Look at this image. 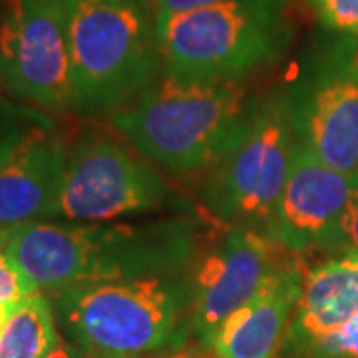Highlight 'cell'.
Returning a JSON list of instances; mask_svg holds the SVG:
<instances>
[{"label": "cell", "instance_id": "cell-17", "mask_svg": "<svg viewBox=\"0 0 358 358\" xmlns=\"http://www.w3.org/2000/svg\"><path fill=\"white\" fill-rule=\"evenodd\" d=\"M42 120L44 117L24 112L0 98V167L8 162L30 128H34Z\"/></svg>", "mask_w": 358, "mask_h": 358}, {"label": "cell", "instance_id": "cell-13", "mask_svg": "<svg viewBox=\"0 0 358 358\" xmlns=\"http://www.w3.org/2000/svg\"><path fill=\"white\" fill-rule=\"evenodd\" d=\"M303 282L301 263L287 259L255 296L219 327L209 346L219 358L277 357L291 331Z\"/></svg>", "mask_w": 358, "mask_h": 358}, {"label": "cell", "instance_id": "cell-21", "mask_svg": "<svg viewBox=\"0 0 358 358\" xmlns=\"http://www.w3.org/2000/svg\"><path fill=\"white\" fill-rule=\"evenodd\" d=\"M138 358H219L215 355V350L209 345H205L201 341H178L173 345L164 346L159 350L154 352H148V355H141Z\"/></svg>", "mask_w": 358, "mask_h": 358}, {"label": "cell", "instance_id": "cell-7", "mask_svg": "<svg viewBox=\"0 0 358 358\" xmlns=\"http://www.w3.org/2000/svg\"><path fill=\"white\" fill-rule=\"evenodd\" d=\"M169 195V185L152 162L103 134H86L66 157L60 215L103 223L157 211Z\"/></svg>", "mask_w": 358, "mask_h": 358}, {"label": "cell", "instance_id": "cell-9", "mask_svg": "<svg viewBox=\"0 0 358 358\" xmlns=\"http://www.w3.org/2000/svg\"><path fill=\"white\" fill-rule=\"evenodd\" d=\"M285 253L265 233L251 227H231L201 253L189 268V324L195 338L209 345L219 327L287 261Z\"/></svg>", "mask_w": 358, "mask_h": 358}, {"label": "cell", "instance_id": "cell-14", "mask_svg": "<svg viewBox=\"0 0 358 358\" xmlns=\"http://www.w3.org/2000/svg\"><path fill=\"white\" fill-rule=\"evenodd\" d=\"M357 313V261L348 257H331L305 273L303 293L282 348L289 350L324 338L338 331Z\"/></svg>", "mask_w": 358, "mask_h": 358}, {"label": "cell", "instance_id": "cell-23", "mask_svg": "<svg viewBox=\"0 0 358 358\" xmlns=\"http://www.w3.org/2000/svg\"><path fill=\"white\" fill-rule=\"evenodd\" d=\"M44 358H90V357H86V355H84L80 348H76L74 345H66V343L60 341V345L56 346L50 355H46Z\"/></svg>", "mask_w": 358, "mask_h": 358}, {"label": "cell", "instance_id": "cell-11", "mask_svg": "<svg viewBox=\"0 0 358 358\" xmlns=\"http://www.w3.org/2000/svg\"><path fill=\"white\" fill-rule=\"evenodd\" d=\"M296 138L358 185V62L327 66L289 96Z\"/></svg>", "mask_w": 358, "mask_h": 358}, {"label": "cell", "instance_id": "cell-20", "mask_svg": "<svg viewBox=\"0 0 358 358\" xmlns=\"http://www.w3.org/2000/svg\"><path fill=\"white\" fill-rule=\"evenodd\" d=\"M331 253H336V257L358 259V187L355 189V195L348 203L336 243Z\"/></svg>", "mask_w": 358, "mask_h": 358}, {"label": "cell", "instance_id": "cell-4", "mask_svg": "<svg viewBox=\"0 0 358 358\" xmlns=\"http://www.w3.org/2000/svg\"><path fill=\"white\" fill-rule=\"evenodd\" d=\"M74 110H120L154 82L162 64L145 0H66Z\"/></svg>", "mask_w": 358, "mask_h": 358}, {"label": "cell", "instance_id": "cell-15", "mask_svg": "<svg viewBox=\"0 0 358 358\" xmlns=\"http://www.w3.org/2000/svg\"><path fill=\"white\" fill-rule=\"evenodd\" d=\"M58 345L52 303L36 291L13 308L0 333V358H44Z\"/></svg>", "mask_w": 358, "mask_h": 358}, {"label": "cell", "instance_id": "cell-16", "mask_svg": "<svg viewBox=\"0 0 358 358\" xmlns=\"http://www.w3.org/2000/svg\"><path fill=\"white\" fill-rule=\"evenodd\" d=\"M291 350L301 358H358V313L333 334Z\"/></svg>", "mask_w": 358, "mask_h": 358}, {"label": "cell", "instance_id": "cell-3", "mask_svg": "<svg viewBox=\"0 0 358 358\" xmlns=\"http://www.w3.org/2000/svg\"><path fill=\"white\" fill-rule=\"evenodd\" d=\"M189 275L86 282L56 293V315L90 358H138L185 338Z\"/></svg>", "mask_w": 358, "mask_h": 358}, {"label": "cell", "instance_id": "cell-24", "mask_svg": "<svg viewBox=\"0 0 358 358\" xmlns=\"http://www.w3.org/2000/svg\"><path fill=\"white\" fill-rule=\"evenodd\" d=\"M14 307L16 305H13V303H0V333H2V329H4V324H6V320L10 317Z\"/></svg>", "mask_w": 358, "mask_h": 358}, {"label": "cell", "instance_id": "cell-2", "mask_svg": "<svg viewBox=\"0 0 358 358\" xmlns=\"http://www.w3.org/2000/svg\"><path fill=\"white\" fill-rule=\"evenodd\" d=\"M251 106L241 80L203 82L166 76L112 114L134 150L171 173H199L217 164L245 128Z\"/></svg>", "mask_w": 358, "mask_h": 358}, {"label": "cell", "instance_id": "cell-10", "mask_svg": "<svg viewBox=\"0 0 358 358\" xmlns=\"http://www.w3.org/2000/svg\"><path fill=\"white\" fill-rule=\"evenodd\" d=\"M357 181L322 164L296 140L279 203L261 233L287 253L333 251Z\"/></svg>", "mask_w": 358, "mask_h": 358}, {"label": "cell", "instance_id": "cell-22", "mask_svg": "<svg viewBox=\"0 0 358 358\" xmlns=\"http://www.w3.org/2000/svg\"><path fill=\"white\" fill-rule=\"evenodd\" d=\"M217 2H223V0H150V13L154 16V24H157L169 16L197 10V8L211 6Z\"/></svg>", "mask_w": 358, "mask_h": 358}, {"label": "cell", "instance_id": "cell-18", "mask_svg": "<svg viewBox=\"0 0 358 358\" xmlns=\"http://www.w3.org/2000/svg\"><path fill=\"white\" fill-rule=\"evenodd\" d=\"M317 10L331 30L358 38V0H319Z\"/></svg>", "mask_w": 358, "mask_h": 358}, {"label": "cell", "instance_id": "cell-1", "mask_svg": "<svg viewBox=\"0 0 358 358\" xmlns=\"http://www.w3.org/2000/svg\"><path fill=\"white\" fill-rule=\"evenodd\" d=\"M195 219L148 223H32L6 231L4 255L36 291L60 293L86 282L185 275L201 257Z\"/></svg>", "mask_w": 358, "mask_h": 358}, {"label": "cell", "instance_id": "cell-19", "mask_svg": "<svg viewBox=\"0 0 358 358\" xmlns=\"http://www.w3.org/2000/svg\"><path fill=\"white\" fill-rule=\"evenodd\" d=\"M36 293V287L26 279L22 271L8 257L0 255V303H20L22 299Z\"/></svg>", "mask_w": 358, "mask_h": 358}, {"label": "cell", "instance_id": "cell-27", "mask_svg": "<svg viewBox=\"0 0 358 358\" xmlns=\"http://www.w3.org/2000/svg\"><path fill=\"white\" fill-rule=\"evenodd\" d=\"M355 261H357V271H358V259H355Z\"/></svg>", "mask_w": 358, "mask_h": 358}, {"label": "cell", "instance_id": "cell-26", "mask_svg": "<svg viewBox=\"0 0 358 358\" xmlns=\"http://www.w3.org/2000/svg\"><path fill=\"white\" fill-rule=\"evenodd\" d=\"M308 2H310V4H315V6L319 4V0H308Z\"/></svg>", "mask_w": 358, "mask_h": 358}, {"label": "cell", "instance_id": "cell-5", "mask_svg": "<svg viewBox=\"0 0 358 358\" xmlns=\"http://www.w3.org/2000/svg\"><path fill=\"white\" fill-rule=\"evenodd\" d=\"M154 26L166 74L203 82H239L293 38L287 0H223Z\"/></svg>", "mask_w": 358, "mask_h": 358}, {"label": "cell", "instance_id": "cell-8", "mask_svg": "<svg viewBox=\"0 0 358 358\" xmlns=\"http://www.w3.org/2000/svg\"><path fill=\"white\" fill-rule=\"evenodd\" d=\"M0 82L40 108L74 106L66 0H14L0 24Z\"/></svg>", "mask_w": 358, "mask_h": 358}, {"label": "cell", "instance_id": "cell-25", "mask_svg": "<svg viewBox=\"0 0 358 358\" xmlns=\"http://www.w3.org/2000/svg\"><path fill=\"white\" fill-rule=\"evenodd\" d=\"M4 245H6V229H0V255L4 253Z\"/></svg>", "mask_w": 358, "mask_h": 358}, {"label": "cell", "instance_id": "cell-6", "mask_svg": "<svg viewBox=\"0 0 358 358\" xmlns=\"http://www.w3.org/2000/svg\"><path fill=\"white\" fill-rule=\"evenodd\" d=\"M289 96L275 94L249 110L245 128L205 179V209L231 227L263 231L279 203L296 145Z\"/></svg>", "mask_w": 358, "mask_h": 358}, {"label": "cell", "instance_id": "cell-12", "mask_svg": "<svg viewBox=\"0 0 358 358\" xmlns=\"http://www.w3.org/2000/svg\"><path fill=\"white\" fill-rule=\"evenodd\" d=\"M64 169V145L42 120L0 167V229L46 223L60 215Z\"/></svg>", "mask_w": 358, "mask_h": 358}, {"label": "cell", "instance_id": "cell-28", "mask_svg": "<svg viewBox=\"0 0 358 358\" xmlns=\"http://www.w3.org/2000/svg\"><path fill=\"white\" fill-rule=\"evenodd\" d=\"M355 58H357V62H358V52H357V56H355Z\"/></svg>", "mask_w": 358, "mask_h": 358}]
</instances>
